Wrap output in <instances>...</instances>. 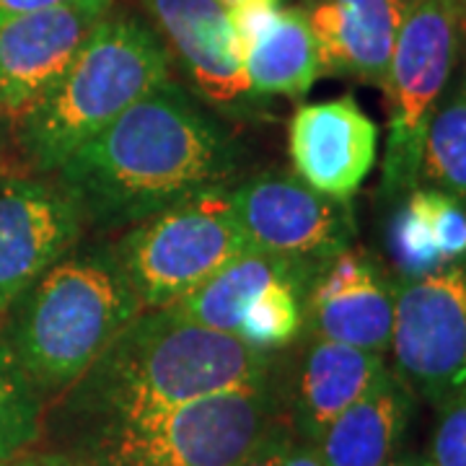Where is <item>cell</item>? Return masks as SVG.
I'll return each mask as SVG.
<instances>
[{"label": "cell", "instance_id": "obj_1", "mask_svg": "<svg viewBox=\"0 0 466 466\" xmlns=\"http://www.w3.org/2000/svg\"><path fill=\"white\" fill-rule=\"evenodd\" d=\"M238 167L231 133L168 78L57 168L84 220L130 228L226 184Z\"/></svg>", "mask_w": 466, "mask_h": 466}, {"label": "cell", "instance_id": "obj_2", "mask_svg": "<svg viewBox=\"0 0 466 466\" xmlns=\"http://www.w3.org/2000/svg\"><path fill=\"white\" fill-rule=\"evenodd\" d=\"M272 355L238 334L171 314L140 311L73 383L67 407L84 435L249 383L269 381Z\"/></svg>", "mask_w": 466, "mask_h": 466}, {"label": "cell", "instance_id": "obj_3", "mask_svg": "<svg viewBox=\"0 0 466 466\" xmlns=\"http://www.w3.org/2000/svg\"><path fill=\"white\" fill-rule=\"evenodd\" d=\"M14 309L5 345L39 397L67 391L143 311L115 249L60 259Z\"/></svg>", "mask_w": 466, "mask_h": 466}, {"label": "cell", "instance_id": "obj_4", "mask_svg": "<svg viewBox=\"0 0 466 466\" xmlns=\"http://www.w3.org/2000/svg\"><path fill=\"white\" fill-rule=\"evenodd\" d=\"M171 60L146 18L109 11L32 115L18 125L21 150L39 171H57L135 101L167 84Z\"/></svg>", "mask_w": 466, "mask_h": 466}, {"label": "cell", "instance_id": "obj_5", "mask_svg": "<svg viewBox=\"0 0 466 466\" xmlns=\"http://www.w3.org/2000/svg\"><path fill=\"white\" fill-rule=\"evenodd\" d=\"M275 420L272 381L249 383L91 431L81 459L88 466H236Z\"/></svg>", "mask_w": 466, "mask_h": 466}, {"label": "cell", "instance_id": "obj_6", "mask_svg": "<svg viewBox=\"0 0 466 466\" xmlns=\"http://www.w3.org/2000/svg\"><path fill=\"white\" fill-rule=\"evenodd\" d=\"M466 50V0H410L383 81L389 135L381 195L401 200L417 187L422 143Z\"/></svg>", "mask_w": 466, "mask_h": 466}, {"label": "cell", "instance_id": "obj_7", "mask_svg": "<svg viewBox=\"0 0 466 466\" xmlns=\"http://www.w3.org/2000/svg\"><path fill=\"white\" fill-rule=\"evenodd\" d=\"M143 311L182 300L249 249L231 189L210 187L133 226L112 247Z\"/></svg>", "mask_w": 466, "mask_h": 466}, {"label": "cell", "instance_id": "obj_8", "mask_svg": "<svg viewBox=\"0 0 466 466\" xmlns=\"http://www.w3.org/2000/svg\"><path fill=\"white\" fill-rule=\"evenodd\" d=\"M394 373L438 407L466 386V259L397 280Z\"/></svg>", "mask_w": 466, "mask_h": 466}, {"label": "cell", "instance_id": "obj_9", "mask_svg": "<svg viewBox=\"0 0 466 466\" xmlns=\"http://www.w3.org/2000/svg\"><path fill=\"white\" fill-rule=\"evenodd\" d=\"M238 228L249 249L327 262L350 249L358 223L352 205L327 198L290 171H265L231 189Z\"/></svg>", "mask_w": 466, "mask_h": 466}, {"label": "cell", "instance_id": "obj_10", "mask_svg": "<svg viewBox=\"0 0 466 466\" xmlns=\"http://www.w3.org/2000/svg\"><path fill=\"white\" fill-rule=\"evenodd\" d=\"M112 0L63 5L0 21V116L21 125L73 66Z\"/></svg>", "mask_w": 466, "mask_h": 466}, {"label": "cell", "instance_id": "obj_11", "mask_svg": "<svg viewBox=\"0 0 466 466\" xmlns=\"http://www.w3.org/2000/svg\"><path fill=\"white\" fill-rule=\"evenodd\" d=\"M84 223L78 202L60 182L0 179V314L66 259Z\"/></svg>", "mask_w": 466, "mask_h": 466}, {"label": "cell", "instance_id": "obj_12", "mask_svg": "<svg viewBox=\"0 0 466 466\" xmlns=\"http://www.w3.org/2000/svg\"><path fill=\"white\" fill-rule=\"evenodd\" d=\"M397 283L366 249H345L321 262L306 293L309 337L389 352Z\"/></svg>", "mask_w": 466, "mask_h": 466}, {"label": "cell", "instance_id": "obj_13", "mask_svg": "<svg viewBox=\"0 0 466 466\" xmlns=\"http://www.w3.org/2000/svg\"><path fill=\"white\" fill-rule=\"evenodd\" d=\"M293 174L327 198L350 202L379 158V125L355 96L299 106L288 122Z\"/></svg>", "mask_w": 466, "mask_h": 466}, {"label": "cell", "instance_id": "obj_14", "mask_svg": "<svg viewBox=\"0 0 466 466\" xmlns=\"http://www.w3.org/2000/svg\"><path fill=\"white\" fill-rule=\"evenodd\" d=\"M143 5L202 99L223 109L254 104L241 42L218 0H143Z\"/></svg>", "mask_w": 466, "mask_h": 466}, {"label": "cell", "instance_id": "obj_15", "mask_svg": "<svg viewBox=\"0 0 466 466\" xmlns=\"http://www.w3.org/2000/svg\"><path fill=\"white\" fill-rule=\"evenodd\" d=\"M321 73L383 86L407 0H300Z\"/></svg>", "mask_w": 466, "mask_h": 466}, {"label": "cell", "instance_id": "obj_16", "mask_svg": "<svg viewBox=\"0 0 466 466\" xmlns=\"http://www.w3.org/2000/svg\"><path fill=\"white\" fill-rule=\"evenodd\" d=\"M386 370L381 352L309 337L293 383L290 428L306 443H319L334 420L366 397Z\"/></svg>", "mask_w": 466, "mask_h": 466}, {"label": "cell", "instance_id": "obj_17", "mask_svg": "<svg viewBox=\"0 0 466 466\" xmlns=\"http://www.w3.org/2000/svg\"><path fill=\"white\" fill-rule=\"evenodd\" d=\"M415 394L389 368L366 397L350 404L314 443L327 466H381L400 449Z\"/></svg>", "mask_w": 466, "mask_h": 466}, {"label": "cell", "instance_id": "obj_18", "mask_svg": "<svg viewBox=\"0 0 466 466\" xmlns=\"http://www.w3.org/2000/svg\"><path fill=\"white\" fill-rule=\"evenodd\" d=\"M306 267H317V262L247 249L220 272H216L208 283H202L198 290H192L189 296H184L167 309L187 321H195L218 332L236 334L247 309L267 285Z\"/></svg>", "mask_w": 466, "mask_h": 466}, {"label": "cell", "instance_id": "obj_19", "mask_svg": "<svg viewBox=\"0 0 466 466\" xmlns=\"http://www.w3.org/2000/svg\"><path fill=\"white\" fill-rule=\"evenodd\" d=\"M254 96L303 99L321 73L319 47L300 8H280L275 21L244 57Z\"/></svg>", "mask_w": 466, "mask_h": 466}, {"label": "cell", "instance_id": "obj_20", "mask_svg": "<svg viewBox=\"0 0 466 466\" xmlns=\"http://www.w3.org/2000/svg\"><path fill=\"white\" fill-rule=\"evenodd\" d=\"M417 184L466 205V76L435 109L422 143Z\"/></svg>", "mask_w": 466, "mask_h": 466}, {"label": "cell", "instance_id": "obj_21", "mask_svg": "<svg viewBox=\"0 0 466 466\" xmlns=\"http://www.w3.org/2000/svg\"><path fill=\"white\" fill-rule=\"evenodd\" d=\"M317 267H306L267 285L247 309L236 334L247 345L265 352L293 345L306 324V293Z\"/></svg>", "mask_w": 466, "mask_h": 466}, {"label": "cell", "instance_id": "obj_22", "mask_svg": "<svg viewBox=\"0 0 466 466\" xmlns=\"http://www.w3.org/2000/svg\"><path fill=\"white\" fill-rule=\"evenodd\" d=\"M441 189L417 184L397 205L386 228L389 257L397 267L400 280H412L443 265L438 236H435V210L441 202Z\"/></svg>", "mask_w": 466, "mask_h": 466}, {"label": "cell", "instance_id": "obj_23", "mask_svg": "<svg viewBox=\"0 0 466 466\" xmlns=\"http://www.w3.org/2000/svg\"><path fill=\"white\" fill-rule=\"evenodd\" d=\"M42 422V397L0 339V461H14L32 446Z\"/></svg>", "mask_w": 466, "mask_h": 466}, {"label": "cell", "instance_id": "obj_24", "mask_svg": "<svg viewBox=\"0 0 466 466\" xmlns=\"http://www.w3.org/2000/svg\"><path fill=\"white\" fill-rule=\"evenodd\" d=\"M435 410L438 420L425 459L431 466H466V386Z\"/></svg>", "mask_w": 466, "mask_h": 466}, {"label": "cell", "instance_id": "obj_25", "mask_svg": "<svg viewBox=\"0 0 466 466\" xmlns=\"http://www.w3.org/2000/svg\"><path fill=\"white\" fill-rule=\"evenodd\" d=\"M293 428L278 417L236 466H283L285 453L293 446Z\"/></svg>", "mask_w": 466, "mask_h": 466}, {"label": "cell", "instance_id": "obj_26", "mask_svg": "<svg viewBox=\"0 0 466 466\" xmlns=\"http://www.w3.org/2000/svg\"><path fill=\"white\" fill-rule=\"evenodd\" d=\"M63 3H67V0H0V21L34 14V11H45V8H55V5H63Z\"/></svg>", "mask_w": 466, "mask_h": 466}, {"label": "cell", "instance_id": "obj_27", "mask_svg": "<svg viewBox=\"0 0 466 466\" xmlns=\"http://www.w3.org/2000/svg\"><path fill=\"white\" fill-rule=\"evenodd\" d=\"M8 466H88L81 456H67V453H36L26 459H14Z\"/></svg>", "mask_w": 466, "mask_h": 466}, {"label": "cell", "instance_id": "obj_28", "mask_svg": "<svg viewBox=\"0 0 466 466\" xmlns=\"http://www.w3.org/2000/svg\"><path fill=\"white\" fill-rule=\"evenodd\" d=\"M283 466H327L324 464V459H321V453L314 443H299L296 446V441H293V446L288 449L283 459Z\"/></svg>", "mask_w": 466, "mask_h": 466}, {"label": "cell", "instance_id": "obj_29", "mask_svg": "<svg viewBox=\"0 0 466 466\" xmlns=\"http://www.w3.org/2000/svg\"><path fill=\"white\" fill-rule=\"evenodd\" d=\"M223 5V11L233 16L249 8H280V0H218Z\"/></svg>", "mask_w": 466, "mask_h": 466}, {"label": "cell", "instance_id": "obj_30", "mask_svg": "<svg viewBox=\"0 0 466 466\" xmlns=\"http://www.w3.org/2000/svg\"><path fill=\"white\" fill-rule=\"evenodd\" d=\"M381 466H431L428 459H417V456H404V459H389Z\"/></svg>", "mask_w": 466, "mask_h": 466}, {"label": "cell", "instance_id": "obj_31", "mask_svg": "<svg viewBox=\"0 0 466 466\" xmlns=\"http://www.w3.org/2000/svg\"><path fill=\"white\" fill-rule=\"evenodd\" d=\"M0 466H8V461H0Z\"/></svg>", "mask_w": 466, "mask_h": 466}, {"label": "cell", "instance_id": "obj_32", "mask_svg": "<svg viewBox=\"0 0 466 466\" xmlns=\"http://www.w3.org/2000/svg\"><path fill=\"white\" fill-rule=\"evenodd\" d=\"M407 3H410V0H407Z\"/></svg>", "mask_w": 466, "mask_h": 466}]
</instances>
